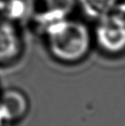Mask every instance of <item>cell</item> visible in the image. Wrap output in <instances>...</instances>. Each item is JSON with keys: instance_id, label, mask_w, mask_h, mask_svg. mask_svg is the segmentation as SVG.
<instances>
[{"instance_id": "1", "label": "cell", "mask_w": 125, "mask_h": 126, "mask_svg": "<svg viewBox=\"0 0 125 126\" xmlns=\"http://www.w3.org/2000/svg\"><path fill=\"white\" fill-rule=\"evenodd\" d=\"M42 38L50 56L63 64L83 61L94 42L93 34L87 25L70 18L57 24Z\"/></svg>"}, {"instance_id": "2", "label": "cell", "mask_w": 125, "mask_h": 126, "mask_svg": "<svg viewBox=\"0 0 125 126\" xmlns=\"http://www.w3.org/2000/svg\"><path fill=\"white\" fill-rule=\"evenodd\" d=\"M93 41L106 54L125 53V2L120 1L108 13L97 19Z\"/></svg>"}, {"instance_id": "3", "label": "cell", "mask_w": 125, "mask_h": 126, "mask_svg": "<svg viewBox=\"0 0 125 126\" xmlns=\"http://www.w3.org/2000/svg\"><path fill=\"white\" fill-rule=\"evenodd\" d=\"M25 53L21 26L0 18V68L16 65Z\"/></svg>"}, {"instance_id": "4", "label": "cell", "mask_w": 125, "mask_h": 126, "mask_svg": "<svg viewBox=\"0 0 125 126\" xmlns=\"http://www.w3.org/2000/svg\"><path fill=\"white\" fill-rule=\"evenodd\" d=\"M31 98L22 88H1L0 113L8 126H18L31 111Z\"/></svg>"}, {"instance_id": "5", "label": "cell", "mask_w": 125, "mask_h": 126, "mask_svg": "<svg viewBox=\"0 0 125 126\" xmlns=\"http://www.w3.org/2000/svg\"><path fill=\"white\" fill-rule=\"evenodd\" d=\"M36 8V0H3L1 18L19 25L29 23Z\"/></svg>"}, {"instance_id": "6", "label": "cell", "mask_w": 125, "mask_h": 126, "mask_svg": "<svg viewBox=\"0 0 125 126\" xmlns=\"http://www.w3.org/2000/svg\"><path fill=\"white\" fill-rule=\"evenodd\" d=\"M120 1L122 0H77V4L87 17L97 20L112 9Z\"/></svg>"}, {"instance_id": "7", "label": "cell", "mask_w": 125, "mask_h": 126, "mask_svg": "<svg viewBox=\"0 0 125 126\" xmlns=\"http://www.w3.org/2000/svg\"><path fill=\"white\" fill-rule=\"evenodd\" d=\"M77 5V0H36L35 9L69 18Z\"/></svg>"}, {"instance_id": "8", "label": "cell", "mask_w": 125, "mask_h": 126, "mask_svg": "<svg viewBox=\"0 0 125 126\" xmlns=\"http://www.w3.org/2000/svg\"><path fill=\"white\" fill-rule=\"evenodd\" d=\"M0 126H8V124L5 121V119L3 118V116H2L1 113H0Z\"/></svg>"}, {"instance_id": "9", "label": "cell", "mask_w": 125, "mask_h": 126, "mask_svg": "<svg viewBox=\"0 0 125 126\" xmlns=\"http://www.w3.org/2000/svg\"><path fill=\"white\" fill-rule=\"evenodd\" d=\"M2 6H3V0H0V18H1V11H2Z\"/></svg>"}, {"instance_id": "10", "label": "cell", "mask_w": 125, "mask_h": 126, "mask_svg": "<svg viewBox=\"0 0 125 126\" xmlns=\"http://www.w3.org/2000/svg\"><path fill=\"white\" fill-rule=\"evenodd\" d=\"M1 88H2V87H1V86H0V89H1Z\"/></svg>"}]
</instances>
